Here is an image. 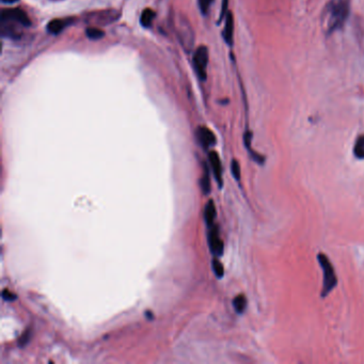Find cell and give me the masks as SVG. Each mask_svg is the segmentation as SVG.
<instances>
[{
  "mask_svg": "<svg viewBox=\"0 0 364 364\" xmlns=\"http://www.w3.org/2000/svg\"><path fill=\"white\" fill-rule=\"evenodd\" d=\"M350 14V0H329L322 15L327 35L340 31L345 26Z\"/></svg>",
  "mask_w": 364,
  "mask_h": 364,
  "instance_id": "cell-1",
  "label": "cell"
},
{
  "mask_svg": "<svg viewBox=\"0 0 364 364\" xmlns=\"http://www.w3.org/2000/svg\"><path fill=\"white\" fill-rule=\"evenodd\" d=\"M318 263H320L321 267L323 268V274H324V281H323V290L321 292V296L323 298L327 297L329 292L332 291L337 284V278L334 272V268L332 264L329 261V258L324 255V253H320L317 255Z\"/></svg>",
  "mask_w": 364,
  "mask_h": 364,
  "instance_id": "cell-2",
  "label": "cell"
},
{
  "mask_svg": "<svg viewBox=\"0 0 364 364\" xmlns=\"http://www.w3.org/2000/svg\"><path fill=\"white\" fill-rule=\"evenodd\" d=\"M193 67L201 80H206V68L209 64V49L205 46H199L193 55Z\"/></svg>",
  "mask_w": 364,
  "mask_h": 364,
  "instance_id": "cell-3",
  "label": "cell"
},
{
  "mask_svg": "<svg viewBox=\"0 0 364 364\" xmlns=\"http://www.w3.org/2000/svg\"><path fill=\"white\" fill-rule=\"evenodd\" d=\"M1 22H12L16 23L23 27H29L31 25V21L29 16L26 14L22 9L14 8V9H3L1 11V15H0Z\"/></svg>",
  "mask_w": 364,
  "mask_h": 364,
  "instance_id": "cell-4",
  "label": "cell"
},
{
  "mask_svg": "<svg viewBox=\"0 0 364 364\" xmlns=\"http://www.w3.org/2000/svg\"><path fill=\"white\" fill-rule=\"evenodd\" d=\"M209 245L213 255H222L223 253V243L219 237V231L217 226H213L209 233Z\"/></svg>",
  "mask_w": 364,
  "mask_h": 364,
  "instance_id": "cell-5",
  "label": "cell"
},
{
  "mask_svg": "<svg viewBox=\"0 0 364 364\" xmlns=\"http://www.w3.org/2000/svg\"><path fill=\"white\" fill-rule=\"evenodd\" d=\"M197 136H198V140L205 149L209 148L210 146H213L214 145L216 144V137L214 133L209 129L207 127L201 126L198 128L197 131Z\"/></svg>",
  "mask_w": 364,
  "mask_h": 364,
  "instance_id": "cell-6",
  "label": "cell"
},
{
  "mask_svg": "<svg viewBox=\"0 0 364 364\" xmlns=\"http://www.w3.org/2000/svg\"><path fill=\"white\" fill-rule=\"evenodd\" d=\"M209 159H210L213 172H214V175H215L217 183L221 187L222 186V166H221L219 155L215 151H212L209 154Z\"/></svg>",
  "mask_w": 364,
  "mask_h": 364,
  "instance_id": "cell-7",
  "label": "cell"
},
{
  "mask_svg": "<svg viewBox=\"0 0 364 364\" xmlns=\"http://www.w3.org/2000/svg\"><path fill=\"white\" fill-rule=\"evenodd\" d=\"M222 36L227 45L232 46L233 45V37H234V17L232 12H227L225 16V24L224 29L222 31Z\"/></svg>",
  "mask_w": 364,
  "mask_h": 364,
  "instance_id": "cell-8",
  "label": "cell"
},
{
  "mask_svg": "<svg viewBox=\"0 0 364 364\" xmlns=\"http://www.w3.org/2000/svg\"><path fill=\"white\" fill-rule=\"evenodd\" d=\"M69 25V21L68 19H60V18H56L50 21L47 25V31L51 35H59L60 32L67 27Z\"/></svg>",
  "mask_w": 364,
  "mask_h": 364,
  "instance_id": "cell-9",
  "label": "cell"
},
{
  "mask_svg": "<svg viewBox=\"0 0 364 364\" xmlns=\"http://www.w3.org/2000/svg\"><path fill=\"white\" fill-rule=\"evenodd\" d=\"M216 218V206L213 200H210L207 202L204 209V220L209 227H212L214 224V221Z\"/></svg>",
  "mask_w": 364,
  "mask_h": 364,
  "instance_id": "cell-10",
  "label": "cell"
},
{
  "mask_svg": "<svg viewBox=\"0 0 364 364\" xmlns=\"http://www.w3.org/2000/svg\"><path fill=\"white\" fill-rule=\"evenodd\" d=\"M155 17V12L152 9H146L140 16V24L144 26L145 28L151 27L153 23V19Z\"/></svg>",
  "mask_w": 364,
  "mask_h": 364,
  "instance_id": "cell-11",
  "label": "cell"
},
{
  "mask_svg": "<svg viewBox=\"0 0 364 364\" xmlns=\"http://www.w3.org/2000/svg\"><path fill=\"white\" fill-rule=\"evenodd\" d=\"M233 307L238 314H242L247 308V299L245 295H238L233 299Z\"/></svg>",
  "mask_w": 364,
  "mask_h": 364,
  "instance_id": "cell-12",
  "label": "cell"
},
{
  "mask_svg": "<svg viewBox=\"0 0 364 364\" xmlns=\"http://www.w3.org/2000/svg\"><path fill=\"white\" fill-rule=\"evenodd\" d=\"M354 154L357 158L364 159V135L357 139L354 146Z\"/></svg>",
  "mask_w": 364,
  "mask_h": 364,
  "instance_id": "cell-13",
  "label": "cell"
},
{
  "mask_svg": "<svg viewBox=\"0 0 364 364\" xmlns=\"http://www.w3.org/2000/svg\"><path fill=\"white\" fill-rule=\"evenodd\" d=\"M201 187H202V190L205 194L209 193L211 191V181H210V173H209V169H207V166H204V174L203 178L201 180Z\"/></svg>",
  "mask_w": 364,
  "mask_h": 364,
  "instance_id": "cell-14",
  "label": "cell"
},
{
  "mask_svg": "<svg viewBox=\"0 0 364 364\" xmlns=\"http://www.w3.org/2000/svg\"><path fill=\"white\" fill-rule=\"evenodd\" d=\"M86 35L90 38V40L96 41V40H100V38H102L104 36V35H105V32H104L101 29H99V28H96V27H89L86 30Z\"/></svg>",
  "mask_w": 364,
  "mask_h": 364,
  "instance_id": "cell-15",
  "label": "cell"
},
{
  "mask_svg": "<svg viewBox=\"0 0 364 364\" xmlns=\"http://www.w3.org/2000/svg\"><path fill=\"white\" fill-rule=\"evenodd\" d=\"M213 270L214 272H215V275L218 277V278H222L223 275H224V268H223V265L221 264L218 259H213Z\"/></svg>",
  "mask_w": 364,
  "mask_h": 364,
  "instance_id": "cell-16",
  "label": "cell"
},
{
  "mask_svg": "<svg viewBox=\"0 0 364 364\" xmlns=\"http://www.w3.org/2000/svg\"><path fill=\"white\" fill-rule=\"evenodd\" d=\"M214 0H198V3H199V8L201 10V12H202V14H207L209 13V10L211 8V5L213 3Z\"/></svg>",
  "mask_w": 364,
  "mask_h": 364,
  "instance_id": "cell-17",
  "label": "cell"
},
{
  "mask_svg": "<svg viewBox=\"0 0 364 364\" xmlns=\"http://www.w3.org/2000/svg\"><path fill=\"white\" fill-rule=\"evenodd\" d=\"M231 171H232L233 177L235 178V180L239 181L240 180V167H239V164H238V161L236 159L232 160Z\"/></svg>",
  "mask_w": 364,
  "mask_h": 364,
  "instance_id": "cell-18",
  "label": "cell"
},
{
  "mask_svg": "<svg viewBox=\"0 0 364 364\" xmlns=\"http://www.w3.org/2000/svg\"><path fill=\"white\" fill-rule=\"evenodd\" d=\"M30 337H31V331H30V329L26 330L25 333L21 336V339H19V341H18V345L21 346V347H24L25 345H27L28 342L30 341Z\"/></svg>",
  "mask_w": 364,
  "mask_h": 364,
  "instance_id": "cell-19",
  "label": "cell"
},
{
  "mask_svg": "<svg viewBox=\"0 0 364 364\" xmlns=\"http://www.w3.org/2000/svg\"><path fill=\"white\" fill-rule=\"evenodd\" d=\"M227 6H229V0H222V5H221V13H220V17H219V23L222 21L223 18H225L226 14H227Z\"/></svg>",
  "mask_w": 364,
  "mask_h": 364,
  "instance_id": "cell-20",
  "label": "cell"
},
{
  "mask_svg": "<svg viewBox=\"0 0 364 364\" xmlns=\"http://www.w3.org/2000/svg\"><path fill=\"white\" fill-rule=\"evenodd\" d=\"M2 298L6 301H14L16 299V295L13 294L9 290H3L2 291Z\"/></svg>",
  "mask_w": 364,
  "mask_h": 364,
  "instance_id": "cell-21",
  "label": "cell"
},
{
  "mask_svg": "<svg viewBox=\"0 0 364 364\" xmlns=\"http://www.w3.org/2000/svg\"><path fill=\"white\" fill-rule=\"evenodd\" d=\"M1 1L4 2V3H14V2L18 1V0H1Z\"/></svg>",
  "mask_w": 364,
  "mask_h": 364,
  "instance_id": "cell-22",
  "label": "cell"
}]
</instances>
